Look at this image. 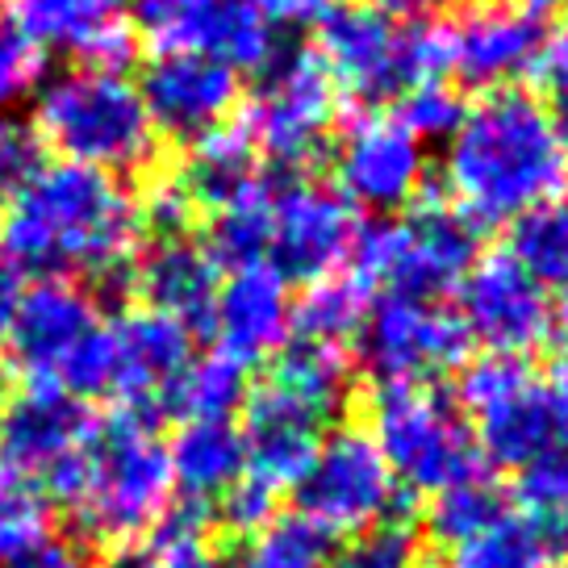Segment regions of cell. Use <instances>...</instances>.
<instances>
[{
	"label": "cell",
	"mask_w": 568,
	"mask_h": 568,
	"mask_svg": "<svg viewBox=\"0 0 568 568\" xmlns=\"http://www.w3.org/2000/svg\"><path fill=\"white\" fill-rule=\"evenodd\" d=\"M548 293H551V302H556V318L568 322V260H565V267L556 272V281L548 284Z\"/></svg>",
	"instance_id": "cell-47"
},
{
	"label": "cell",
	"mask_w": 568,
	"mask_h": 568,
	"mask_svg": "<svg viewBox=\"0 0 568 568\" xmlns=\"http://www.w3.org/2000/svg\"><path fill=\"white\" fill-rule=\"evenodd\" d=\"M42 80H47V51L18 34L9 21H0V109L34 97Z\"/></svg>",
	"instance_id": "cell-37"
},
{
	"label": "cell",
	"mask_w": 568,
	"mask_h": 568,
	"mask_svg": "<svg viewBox=\"0 0 568 568\" xmlns=\"http://www.w3.org/2000/svg\"><path fill=\"white\" fill-rule=\"evenodd\" d=\"M355 338L381 385H430L468 352L460 318L426 297H381Z\"/></svg>",
	"instance_id": "cell-13"
},
{
	"label": "cell",
	"mask_w": 568,
	"mask_h": 568,
	"mask_svg": "<svg viewBox=\"0 0 568 568\" xmlns=\"http://www.w3.org/2000/svg\"><path fill=\"white\" fill-rule=\"evenodd\" d=\"M0 4H4V0H0Z\"/></svg>",
	"instance_id": "cell-51"
},
{
	"label": "cell",
	"mask_w": 568,
	"mask_h": 568,
	"mask_svg": "<svg viewBox=\"0 0 568 568\" xmlns=\"http://www.w3.org/2000/svg\"><path fill=\"white\" fill-rule=\"evenodd\" d=\"M352 355L347 347H331V343H305V338H288L276 355V385L297 393L318 409L335 414L343 397L352 389Z\"/></svg>",
	"instance_id": "cell-32"
},
{
	"label": "cell",
	"mask_w": 568,
	"mask_h": 568,
	"mask_svg": "<svg viewBox=\"0 0 568 568\" xmlns=\"http://www.w3.org/2000/svg\"><path fill=\"white\" fill-rule=\"evenodd\" d=\"M139 213H142V234H151L155 243L163 239H189V226H193V201L180 189L176 176H160L146 193L139 196Z\"/></svg>",
	"instance_id": "cell-39"
},
{
	"label": "cell",
	"mask_w": 568,
	"mask_h": 568,
	"mask_svg": "<svg viewBox=\"0 0 568 568\" xmlns=\"http://www.w3.org/2000/svg\"><path fill=\"white\" fill-rule=\"evenodd\" d=\"M34 163H38V142L30 139V130H18V125L0 113V193H9Z\"/></svg>",
	"instance_id": "cell-42"
},
{
	"label": "cell",
	"mask_w": 568,
	"mask_h": 568,
	"mask_svg": "<svg viewBox=\"0 0 568 568\" xmlns=\"http://www.w3.org/2000/svg\"><path fill=\"white\" fill-rule=\"evenodd\" d=\"M326 423H331L326 409L288 393L276 381L247 393L243 423H239L243 477L267 489L272 497H281L284 489H297V480L305 477V468L314 464L322 439H326Z\"/></svg>",
	"instance_id": "cell-17"
},
{
	"label": "cell",
	"mask_w": 568,
	"mask_h": 568,
	"mask_svg": "<svg viewBox=\"0 0 568 568\" xmlns=\"http://www.w3.org/2000/svg\"><path fill=\"white\" fill-rule=\"evenodd\" d=\"M460 293V326L468 343L489 347V355H523L539 352L556 335V302L527 267L518 264L510 247L477 255L473 267L456 284Z\"/></svg>",
	"instance_id": "cell-10"
},
{
	"label": "cell",
	"mask_w": 568,
	"mask_h": 568,
	"mask_svg": "<svg viewBox=\"0 0 568 568\" xmlns=\"http://www.w3.org/2000/svg\"><path fill=\"white\" fill-rule=\"evenodd\" d=\"M142 568H226L222 551L213 548L205 510L184 501L160 518V527L146 535V548L139 551Z\"/></svg>",
	"instance_id": "cell-34"
},
{
	"label": "cell",
	"mask_w": 568,
	"mask_h": 568,
	"mask_svg": "<svg viewBox=\"0 0 568 568\" xmlns=\"http://www.w3.org/2000/svg\"><path fill=\"white\" fill-rule=\"evenodd\" d=\"M359 210L335 184L288 180L272 189V243L267 264L281 267L284 281H322L352 264L359 247Z\"/></svg>",
	"instance_id": "cell-12"
},
{
	"label": "cell",
	"mask_w": 568,
	"mask_h": 568,
	"mask_svg": "<svg viewBox=\"0 0 568 568\" xmlns=\"http://www.w3.org/2000/svg\"><path fill=\"white\" fill-rule=\"evenodd\" d=\"M130 26L155 54H210L234 71H264L281 54L247 0H134Z\"/></svg>",
	"instance_id": "cell-11"
},
{
	"label": "cell",
	"mask_w": 568,
	"mask_h": 568,
	"mask_svg": "<svg viewBox=\"0 0 568 568\" xmlns=\"http://www.w3.org/2000/svg\"><path fill=\"white\" fill-rule=\"evenodd\" d=\"M539 381H544V397H548V414H551V426H556V439H560V447L568 452V352L556 355L548 376H539Z\"/></svg>",
	"instance_id": "cell-43"
},
{
	"label": "cell",
	"mask_w": 568,
	"mask_h": 568,
	"mask_svg": "<svg viewBox=\"0 0 568 568\" xmlns=\"http://www.w3.org/2000/svg\"><path fill=\"white\" fill-rule=\"evenodd\" d=\"M318 59L338 92L359 101H389L409 92L406 21L368 4H338L318 26Z\"/></svg>",
	"instance_id": "cell-16"
},
{
	"label": "cell",
	"mask_w": 568,
	"mask_h": 568,
	"mask_svg": "<svg viewBox=\"0 0 568 568\" xmlns=\"http://www.w3.org/2000/svg\"><path fill=\"white\" fill-rule=\"evenodd\" d=\"M239 568H331V539L305 515H276L243 539Z\"/></svg>",
	"instance_id": "cell-33"
},
{
	"label": "cell",
	"mask_w": 568,
	"mask_h": 568,
	"mask_svg": "<svg viewBox=\"0 0 568 568\" xmlns=\"http://www.w3.org/2000/svg\"><path fill=\"white\" fill-rule=\"evenodd\" d=\"M68 560L71 551L54 535L42 494L0 468V568H63Z\"/></svg>",
	"instance_id": "cell-27"
},
{
	"label": "cell",
	"mask_w": 568,
	"mask_h": 568,
	"mask_svg": "<svg viewBox=\"0 0 568 568\" xmlns=\"http://www.w3.org/2000/svg\"><path fill=\"white\" fill-rule=\"evenodd\" d=\"M4 402H9V376L0 368V409H4Z\"/></svg>",
	"instance_id": "cell-50"
},
{
	"label": "cell",
	"mask_w": 568,
	"mask_h": 568,
	"mask_svg": "<svg viewBox=\"0 0 568 568\" xmlns=\"http://www.w3.org/2000/svg\"><path fill=\"white\" fill-rule=\"evenodd\" d=\"M180 189L189 193L193 210H222L234 196L251 193L255 184H264L260 172V151L247 139L243 125H217L210 134L189 142V155L180 168Z\"/></svg>",
	"instance_id": "cell-25"
},
{
	"label": "cell",
	"mask_w": 568,
	"mask_h": 568,
	"mask_svg": "<svg viewBox=\"0 0 568 568\" xmlns=\"http://www.w3.org/2000/svg\"><path fill=\"white\" fill-rule=\"evenodd\" d=\"M565 539L544 527L539 518L523 515L518 506H506L494 523H485L473 539H464L456 551V568H551Z\"/></svg>",
	"instance_id": "cell-29"
},
{
	"label": "cell",
	"mask_w": 568,
	"mask_h": 568,
	"mask_svg": "<svg viewBox=\"0 0 568 568\" xmlns=\"http://www.w3.org/2000/svg\"><path fill=\"white\" fill-rule=\"evenodd\" d=\"M444 146L447 205L473 231L515 226L527 213L560 201L568 151L539 97L494 89L464 105Z\"/></svg>",
	"instance_id": "cell-2"
},
{
	"label": "cell",
	"mask_w": 568,
	"mask_h": 568,
	"mask_svg": "<svg viewBox=\"0 0 568 568\" xmlns=\"http://www.w3.org/2000/svg\"><path fill=\"white\" fill-rule=\"evenodd\" d=\"M460 414L477 452L497 468L523 473L551 452H565L548 414L544 381L527 359L515 355H485L473 359L460 376Z\"/></svg>",
	"instance_id": "cell-7"
},
{
	"label": "cell",
	"mask_w": 568,
	"mask_h": 568,
	"mask_svg": "<svg viewBox=\"0 0 568 568\" xmlns=\"http://www.w3.org/2000/svg\"><path fill=\"white\" fill-rule=\"evenodd\" d=\"M63 568H92V565H80V560H75V556H71L68 565ZM113 568H142V560H139V551H122V556H118V565Z\"/></svg>",
	"instance_id": "cell-49"
},
{
	"label": "cell",
	"mask_w": 568,
	"mask_h": 568,
	"mask_svg": "<svg viewBox=\"0 0 568 568\" xmlns=\"http://www.w3.org/2000/svg\"><path fill=\"white\" fill-rule=\"evenodd\" d=\"M548 97V118H551V125H556V134H560V142H565V151H568V80H560L556 89H548L544 92Z\"/></svg>",
	"instance_id": "cell-45"
},
{
	"label": "cell",
	"mask_w": 568,
	"mask_h": 568,
	"mask_svg": "<svg viewBox=\"0 0 568 568\" xmlns=\"http://www.w3.org/2000/svg\"><path fill=\"white\" fill-rule=\"evenodd\" d=\"M276 501H281V497H272L267 489L251 485L247 477H239L226 494L217 497V518H222V527H226V531L247 539L251 531H260V527H264L267 518H276Z\"/></svg>",
	"instance_id": "cell-40"
},
{
	"label": "cell",
	"mask_w": 568,
	"mask_h": 568,
	"mask_svg": "<svg viewBox=\"0 0 568 568\" xmlns=\"http://www.w3.org/2000/svg\"><path fill=\"white\" fill-rule=\"evenodd\" d=\"M267 243H272V184H255L251 193L234 196L231 205L213 210L210 234H205V251L213 255L217 267H247L267 260Z\"/></svg>",
	"instance_id": "cell-31"
},
{
	"label": "cell",
	"mask_w": 568,
	"mask_h": 568,
	"mask_svg": "<svg viewBox=\"0 0 568 568\" xmlns=\"http://www.w3.org/2000/svg\"><path fill=\"white\" fill-rule=\"evenodd\" d=\"M9 26L42 51L75 54L80 68L125 71L139 54L130 0H4Z\"/></svg>",
	"instance_id": "cell-21"
},
{
	"label": "cell",
	"mask_w": 568,
	"mask_h": 568,
	"mask_svg": "<svg viewBox=\"0 0 568 568\" xmlns=\"http://www.w3.org/2000/svg\"><path fill=\"white\" fill-rule=\"evenodd\" d=\"M139 97L160 139L193 142L231 122L243 84L239 71L210 54H155L142 71Z\"/></svg>",
	"instance_id": "cell-19"
},
{
	"label": "cell",
	"mask_w": 568,
	"mask_h": 568,
	"mask_svg": "<svg viewBox=\"0 0 568 568\" xmlns=\"http://www.w3.org/2000/svg\"><path fill=\"white\" fill-rule=\"evenodd\" d=\"M368 439L402 494L435 497L485 473L460 406L430 385H376L368 397Z\"/></svg>",
	"instance_id": "cell-5"
},
{
	"label": "cell",
	"mask_w": 568,
	"mask_h": 568,
	"mask_svg": "<svg viewBox=\"0 0 568 568\" xmlns=\"http://www.w3.org/2000/svg\"><path fill=\"white\" fill-rule=\"evenodd\" d=\"M172 485L193 506H217V497L243 477V439L234 423H180L168 439Z\"/></svg>",
	"instance_id": "cell-26"
},
{
	"label": "cell",
	"mask_w": 568,
	"mask_h": 568,
	"mask_svg": "<svg viewBox=\"0 0 568 568\" xmlns=\"http://www.w3.org/2000/svg\"><path fill=\"white\" fill-rule=\"evenodd\" d=\"M247 4L272 30H305V26H322L343 0H247Z\"/></svg>",
	"instance_id": "cell-41"
},
{
	"label": "cell",
	"mask_w": 568,
	"mask_h": 568,
	"mask_svg": "<svg viewBox=\"0 0 568 568\" xmlns=\"http://www.w3.org/2000/svg\"><path fill=\"white\" fill-rule=\"evenodd\" d=\"M539 38V21L510 0L468 4L460 21H452V71H460L477 89H510V80L531 68Z\"/></svg>",
	"instance_id": "cell-23"
},
{
	"label": "cell",
	"mask_w": 568,
	"mask_h": 568,
	"mask_svg": "<svg viewBox=\"0 0 568 568\" xmlns=\"http://www.w3.org/2000/svg\"><path fill=\"white\" fill-rule=\"evenodd\" d=\"M464 113V101L447 89V80L439 84H418V89L402 92V105H397V118L418 134V139H447Z\"/></svg>",
	"instance_id": "cell-38"
},
{
	"label": "cell",
	"mask_w": 568,
	"mask_h": 568,
	"mask_svg": "<svg viewBox=\"0 0 568 568\" xmlns=\"http://www.w3.org/2000/svg\"><path fill=\"white\" fill-rule=\"evenodd\" d=\"M30 139L54 160L84 163L109 176L146 172L160 155V134L146 118L139 84L125 71L80 63L38 84Z\"/></svg>",
	"instance_id": "cell-3"
},
{
	"label": "cell",
	"mask_w": 568,
	"mask_h": 568,
	"mask_svg": "<svg viewBox=\"0 0 568 568\" xmlns=\"http://www.w3.org/2000/svg\"><path fill=\"white\" fill-rule=\"evenodd\" d=\"M101 418L89 402L59 385H26L0 409V468L21 480H42L59 460L97 439Z\"/></svg>",
	"instance_id": "cell-20"
},
{
	"label": "cell",
	"mask_w": 568,
	"mask_h": 568,
	"mask_svg": "<svg viewBox=\"0 0 568 568\" xmlns=\"http://www.w3.org/2000/svg\"><path fill=\"white\" fill-rule=\"evenodd\" d=\"M402 485L393 480L389 464L381 460L368 430L338 426L326 430L318 456L297 480V501L314 527L326 539H352L359 531H373L381 523H393L402 510Z\"/></svg>",
	"instance_id": "cell-9"
},
{
	"label": "cell",
	"mask_w": 568,
	"mask_h": 568,
	"mask_svg": "<svg viewBox=\"0 0 568 568\" xmlns=\"http://www.w3.org/2000/svg\"><path fill=\"white\" fill-rule=\"evenodd\" d=\"M338 101L343 92L322 68L318 51H284L264 68V80L251 92L239 125L255 142L260 160H272L276 168H305L335 134Z\"/></svg>",
	"instance_id": "cell-8"
},
{
	"label": "cell",
	"mask_w": 568,
	"mask_h": 568,
	"mask_svg": "<svg viewBox=\"0 0 568 568\" xmlns=\"http://www.w3.org/2000/svg\"><path fill=\"white\" fill-rule=\"evenodd\" d=\"M142 239L139 193L84 163H34L0 210V251L38 276H89L125 288Z\"/></svg>",
	"instance_id": "cell-1"
},
{
	"label": "cell",
	"mask_w": 568,
	"mask_h": 568,
	"mask_svg": "<svg viewBox=\"0 0 568 568\" xmlns=\"http://www.w3.org/2000/svg\"><path fill=\"white\" fill-rule=\"evenodd\" d=\"M101 322H105L101 318V305H97V297L80 281L38 276L34 284H26L18 293L4 347L13 355L18 373L26 376V385H54L63 359Z\"/></svg>",
	"instance_id": "cell-18"
},
{
	"label": "cell",
	"mask_w": 568,
	"mask_h": 568,
	"mask_svg": "<svg viewBox=\"0 0 568 568\" xmlns=\"http://www.w3.org/2000/svg\"><path fill=\"white\" fill-rule=\"evenodd\" d=\"M210 331L217 338V352L239 359L243 368L281 355V347L293 335V297H288V281L281 276V267L267 260L234 267L217 284Z\"/></svg>",
	"instance_id": "cell-22"
},
{
	"label": "cell",
	"mask_w": 568,
	"mask_h": 568,
	"mask_svg": "<svg viewBox=\"0 0 568 568\" xmlns=\"http://www.w3.org/2000/svg\"><path fill=\"white\" fill-rule=\"evenodd\" d=\"M426 184V142L397 113H359L338 130L335 189L355 210L397 213Z\"/></svg>",
	"instance_id": "cell-14"
},
{
	"label": "cell",
	"mask_w": 568,
	"mask_h": 568,
	"mask_svg": "<svg viewBox=\"0 0 568 568\" xmlns=\"http://www.w3.org/2000/svg\"><path fill=\"white\" fill-rule=\"evenodd\" d=\"M109 338H113L109 402L118 406V414H134L146 423L172 414L176 381L193 364V331L146 305H130L118 318H109Z\"/></svg>",
	"instance_id": "cell-15"
},
{
	"label": "cell",
	"mask_w": 568,
	"mask_h": 568,
	"mask_svg": "<svg viewBox=\"0 0 568 568\" xmlns=\"http://www.w3.org/2000/svg\"><path fill=\"white\" fill-rule=\"evenodd\" d=\"M172 497L176 485H172L168 444L155 435V423L134 414H113L109 423H101L97 439L84 452L68 515L89 544L130 551L160 527V518L172 510Z\"/></svg>",
	"instance_id": "cell-4"
},
{
	"label": "cell",
	"mask_w": 568,
	"mask_h": 568,
	"mask_svg": "<svg viewBox=\"0 0 568 568\" xmlns=\"http://www.w3.org/2000/svg\"><path fill=\"white\" fill-rule=\"evenodd\" d=\"M247 368L213 347L210 355H193L172 393V418L180 423H231L247 402Z\"/></svg>",
	"instance_id": "cell-30"
},
{
	"label": "cell",
	"mask_w": 568,
	"mask_h": 568,
	"mask_svg": "<svg viewBox=\"0 0 568 568\" xmlns=\"http://www.w3.org/2000/svg\"><path fill=\"white\" fill-rule=\"evenodd\" d=\"M510 4H518L527 18H548V13H560V9H568V0H510Z\"/></svg>",
	"instance_id": "cell-48"
},
{
	"label": "cell",
	"mask_w": 568,
	"mask_h": 568,
	"mask_svg": "<svg viewBox=\"0 0 568 568\" xmlns=\"http://www.w3.org/2000/svg\"><path fill=\"white\" fill-rule=\"evenodd\" d=\"M18 272L13 267H0V343L9 335V322H13V305H18Z\"/></svg>",
	"instance_id": "cell-44"
},
{
	"label": "cell",
	"mask_w": 568,
	"mask_h": 568,
	"mask_svg": "<svg viewBox=\"0 0 568 568\" xmlns=\"http://www.w3.org/2000/svg\"><path fill=\"white\" fill-rule=\"evenodd\" d=\"M373 310V288L359 281L355 272H335L310 281L305 293L293 302V335L305 343H331V347H347L359 326Z\"/></svg>",
	"instance_id": "cell-28"
},
{
	"label": "cell",
	"mask_w": 568,
	"mask_h": 568,
	"mask_svg": "<svg viewBox=\"0 0 568 568\" xmlns=\"http://www.w3.org/2000/svg\"><path fill=\"white\" fill-rule=\"evenodd\" d=\"M477 260V231L452 205L423 210L381 222L359 234L352 264L368 288H385V297H426L439 302Z\"/></svg>",
	"instance_id": "cell-6"
},
{
	"label": "cell",
	"mask_w": 568,
	"mask_h": 568,
	"mask_svg": "<svg viewBox=\"0 0 568 568\" xmlns=\"http://www.w3.org/2000/svg\"><path fill=\"white\" fill-rule=\"evenodd\" d=\"M376 9H385V13H426V9H439V4H452V0H373Z\"/></svg>",
	"instance_id": "cell-46"
},
{
	"label": "cell",
	"mask_w": 568,
	"mask_h": 568,
	"mask_svg": "<svg viewBox=\"0 0 568 568\" xmlns=\"http://www.w3.org/2000/svg\"><path fill=\"white\" fill-rule=\"evenodd\" d=\"M331 568H418V535L406 523H381L373 531L352 535L331 556Z\"/></svg>",
	"instance_id": "cell-36"
},
{
	"label": "cell",
	"mask_w": 568,
	"mask_h": 568,
	"mask_svg": "<svg viewBox=\"0 0 568 568\" xmlns=\"http://www.w3.org/2000/svg\"><path fill=\"white\" fill-rule=\"evenodd\" d=\"M222 284V267L213 264L205 243L196 239H163L139 251L130 264L125 293L139 297V305L184 322L189 331H210L213 297Z\"/></svg>",
	"instance_id": "cell-24"
},
{
	"label": "cell",
	"mask_w": 568,
	"mask_h": 568,
	"mask_svg": "<svg viewBox=\"0 0 568 568\" xmlns=\"http://www.w3.org/2000/svg\"><path fill=\"white\" fill-rule=\"evenodd\" d=\"M506 510V497L497 494V485L485 473L477 477L460 480V485H452L444 494L430 497V515H426V527L430 535L447 544V548H460L464 539H473V535L485 527V523H494L497 515Z\"/></svg>",
	"instance_id": "cell-35"
}]
</instances>
